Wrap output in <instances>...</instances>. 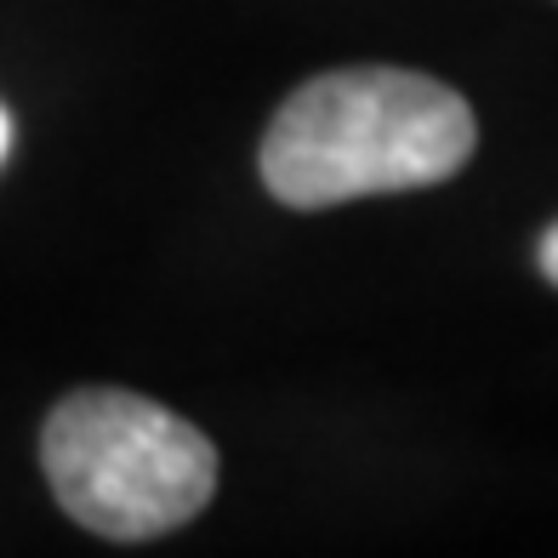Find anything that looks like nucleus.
Segmentation results:
<instances>
[{"mask_svg": "<svg viewBox=\"0 0 558 558\" xmlns=\"http://www.w3.org/2000/svg\"><path fill=\"white\" fill-rule=\"evenodd\" d=\"M478 120L468 97L416 69H331L279 104L263 137V183L279 206L325 211L365 194L445 183L468 166Z\"/></svg>", "mask_w": 558, "mask_h": 558, "instance_id": "obj_1", "label": "nucleus"}, {"mask_svg": "<svg viewBox=\"0 0 558 558\" xmlns=\"http://www.w3.org/2000/svg\"><path fill=\"white\" fill-rule=\"evenodd\" d=\"M40 468L63 513L104 542H148L217 496V445L125 388L69 393L40 427Z\"/></svg>", "mask_w": 558, "mask_h": 558, "instance_id": "obj_2", "label": "nucleus"}, {"mask_svg": "<svg viewBox=\"0 0 558 558\" xmlns=\"http://www.w3.org/2000/svg\"><path fill=\"white\" fill-rule=\"evenodd\" d=\"M536 263H542V274L553 279V286H558V222L542 234V245H536Z\"/></svg>", "mask_w": 558, "mask_h": 558, "instance_id": "obj_3", "label": "nucleus"}, {"mask_svg": "<svg viewBox=\"0 0 558 558\" xmlns=\"http://www.w3.org/2000/svg\"><path fill=\"white\" fill-rule=\"evenodd\" d=\"M7 143H12V120H7V109H0V160H7Z\"/></svg>", "mask_w": 558, "mask_h": 558, "instance_id": "obj_4", "label": "nucleus"}]
</instances>
